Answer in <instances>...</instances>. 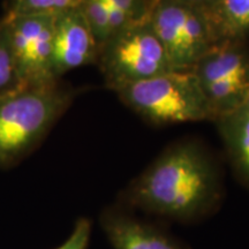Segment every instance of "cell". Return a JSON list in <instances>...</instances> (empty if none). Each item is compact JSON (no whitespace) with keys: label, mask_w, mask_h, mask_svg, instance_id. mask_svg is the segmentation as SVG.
Wrapping results in <instances>:
<instances>
[{"label":"cell","mask_w":249,"mask_h":249,"mask_svg":"<svg viewBox=\"0 0 249 249\" xmlns=\"http://www.w3.org/2000/svg\"><path fill=\"white\" fill-rule=\"evenodd\" d=\"M219 169L194 142L161 152L124 193V203L149 214L194 223L213 213L222 201Z\"/></svg>","instance_id":"1"},{"label":"cell","mask_w":249,"mask_h":249,"mask_svg":"<svg viewBox=\"0 0 249 249\" xmlns=\"http://www.w3.org/2000/svg\"><path fill=\"white\" fill-rule=\"evenodd\" d=\"M75 93L58 81L0 97V166L35 149L68 110Z\"/></svg>","instance_id":"2"},{"label":"cell","mask_w":249,"mask_h":249,"mask_svg":"<svg viewBox=\"0 0 249 249\" xmlns=\"http://www.w3.org/2000/svg\"><path fill=\"white\" fill-rule=\"evenodd\" d=\"M114 92L135 113L158 126L213 120L192 71H167Z\"/></svg>","instance_id":"3"},{"label":"cell","mask_w":249,"mask_h":249,"mask_svg":"<svg viewBox=\"0 0 249 249\" xmlns=\"http://www.w3.org/2000/svg\"><path fill=\"white\" fill-rule=\"evenodd\" d=\"M96 64L105 85L113 91L173 71L147 18L130 22L112 34L99 49Z\"/></svg>","instance_id":"4"},{"label":"cell","mask_w":249,"mask_h":249,"mask_svg":"<svg viewBox=\"0 0 249 249\" xmlns=\"http://www.w3.org/2000/svg\"><path fill=\"white\" fill-rule=\"evenodd\" d=\"M147 20L173 71H191L217 43L205 12L180 0H154Z\"/></svg>","instance_id":"5"},{"label":"cell","mask_w":249,"mask_h":249,"mask_svg":"<svg viewBox=\"0 0 249 249\" xmlns=\"http://www.w3.org/2000/svg\"><path fill=\"white\" fill-rule=\"evenodd\" d=\"M213 120L244 105L249 89V39L218 42L191 70Z\"/></svg>","instance_id":"6"},{"label":"cell","mask_w":249,"mask_h":249,"mask_svg":"<svg viewBox=\"0 0 249 249\" xmlns=\"http://www.w3.org/2000/svg\"><path fill=\"white\" fill-rule=\"evenodd\" d=\"M54 17L31 14L2 17L15 67L24 89L58 82L52 68Z\"/></svg>","instance_id":"7"},{"label":"cell","mask_w":249,"mask_h":249,"mask_svg":"<svg viewBox=\"0 0 249 249\" xmlns=\"http://www.w3.org/2000/svg\"><path fill=\"white\" fill-rule=\"evenodd\" d=\"M98 54L99 46L80 7L55 14L52 48L55 79L60 80L75 68L96 64Z\"/></svg>","instance_id":"8"},{"label":"cell","mask_w":249,"mask_h":249,"mask_svg":"<svg viewBox=\"0 0 249 249\" xmlns=\"http://www.w3.org/2000/svg\"><path fill=\"white\" fill-rule=\"evenodd\" d=\"M101 225L113 249H188L163 227L138 218L124 208L105 210Z\"/></svg>","instance_id":"9"},{"label":"cell","mask_w":249,"mask_h":249,"mask_svg":"<svg viewBox=\"0 0 249 249\" xmlns=\"http://www.w3.org/2000/svg\"><path fill=\"white\" fill-rule=\"evenodd\" d=\"M214 121L233 169L249 187V112L240 107Z\"/></svg>","instance_id":"10"},{"label":"cell","mask_w":249,"mask_h":249,"mask_svg":"<svg viewBox=\"0 0 249 249\" xmlns=\"http://www.w3.org/2000/svg\"><path fill=\"white\" fill-rule=\"evenodd\" d=\"M205 14L217 43L249 39V0H219Z\"/></svg>","instance_id":"11"},{"label":"cell","mask_w":249,"mask_h":249,"mask_svg":"<svg viewBox=\"0 0 249 249\" xmlns=\"http://www.w3.org/2000/svg\"><path fill=\"white\" fill-rule=\"evenodd\" d=\"M82 0H7L4 17L31 14L55 15L79 7Z\"/></svg>","instance_id":"12"},{"label":"cell","mask_w":249,"mask_h":249,"mask_svg":"<svg viewBox=\"0 0 249 249\" xmlns=\"http://www.w3.org/2000/svg\"><path fill=\"white\" fill-rule=\"evenodd\" d=\"M24 88L18 79L4 21L0 18V97Z\"/></svg>","instance_id":"13"},{"label":"cell","mask_w":249,"mask_h":249,"mask_svg":"<svg viewBox=\"0 0 249 249\" xmlns=\"http://www.w3.org/2000/svg\"><path fill=\"white\" fill-rule=\"evenodd\" d=\"M79 7L101 49L112 35L107 5L104 0H82Z\"/></svg>","instance_id":"14"},{"label":"cell","mask_w":249,"mask_h":249,"mask_svg":"<svg viewBox=\"0 0 249 249\" xmlns=\"http://www.w3.org/2000/svg\"><path fill=\"white\" fill-rule=\"evenodd\" d=\"M152 1L154 0H104L105 4L124 12L133 22L148 18Z\"/></svg>","instance_id":"15"},{"label":"cell","mask_w":249,"mask_h":249,"mask_svg":"<svg viewBox=\"0 0 249 249\" xmlns=\"http://www.w3.org/2000/svg\"><path fill=\"white\" fill-rule=\"evenodd\" d=\"M90 235L91 223L87 218H81L76 222L73 232L67 240L55 249H88Z\"/></svg>","instance_id":"16"},{"label":"cell","mask_w":249,"mask_h":249,"mask_svg":"<svg viewBox=\"0 0 249 249\" xmlns=\"http://www.w3.org/2000/svg\"><path fill=\"white\" fill-rule=\"evenodd\" d=\"M180 1L185 2L187 5H191L193 7H196L202 11L208 12L209 9L213 7L219 0H180Z\"/></svg>","instance_id":"17"},{"label":"cell","mask_w":249,"mask_h":249,"mask_svg":"<svg viewBox=\"0 0 249 249\" xmlns=\"http://www.w3.org/2000/svg\"><path fill=\"white\" fill-rule=\"evenodd\" d=\"M241 107L246 108V110H247V111L249 112V89H248L247 96H246V99H245V102H244V105H242Z\"/></svg>","instance_id":"18"}]
</instances>
